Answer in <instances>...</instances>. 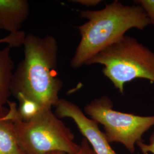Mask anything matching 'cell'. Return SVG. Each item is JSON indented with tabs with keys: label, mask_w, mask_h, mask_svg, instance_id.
I'll return each mask as SVG.
<instances>
[{
	"label": "cell",
	"mask_w": 154,
	"mask_h": 154,
	"mask_svg": "<svg viewBox=\"0 0 154 154\" xmlns=\"http://www.w3.org/2000/svg\"><path fill=\"white\" fill-rule=\"evenodd\" d=\"M30 11L26 0H0V29L9 34L21 31Z\"/></svg>",
	"instance_id": "ba28073f"
},
{
	"label": "cell",
	"mask_w": 154,
	"mask_h": 154,
	"mask_svg": "<svg viewBox=\"0 0 154 154\" xmlns=\"http://www.w3.org/2000/svg\"><path fill=\"white\" fill-rule=\"evenodd\" d=\"M79 16L88 21L77 28L81 39L70 61L72 68L78 69L100 51L115 43L131 29L143 30L151 25L143 8L114 1L98 11H82Z\"/></svg>",
	"instance_id": "7a4b0ae2"
},
{
	"label": "cell",
	"mask_w": 154,
	"mask_h": 154,
	"mask_svg": "<svg viewBox=\"0 0 154 154\" xmlns=\"http://www.w3.org/2000/svg\"><path fill=\"white\" fill-rule=\"evenodd\" d=\"M9 110L0 115V154H26L19 142L14 120L19 116L14 102H8Z\"/></svg>",
	"instance_id": "52a82bcc"
},
{
	"label": "cell",
	"mask_w": 154,
	"mask_h": 154,
	"mask_svg": "<svg viewBox=\"0 0 154 154\" xmlns=\"http://www.w3.org/2000/svg\"><path fill=\"white\" fill-rule=\"evenodd\" d=\"M113 104L107 96L94 99L85 107L91 119L104 127L110 143L123 144L134 153L135 144L142 141L143 134L154 126V116H139L113 110Z\"/></svg>",
	"instance_id": "5b68a950"
},
{
	"label": "cell",
	"mask_w": 154,
	"mask_h": 154,
	"mask_svg": "<svg viewBox=\"0 0 154 154\" xmlns=\"http://www.w3.org/2000/svg\"><path fill=\"white\" fill-rule=\"evenodd\" d=\"M135 4L140 6L148 17L151 24L154 26V0H138Z\"/></svg>",
	"instance_id": "7c38bea8"
},
{
	"label": "cell",
	"mask_w": 154,
	"mask_h": 154,
	"mask_svg": "<svg viewBox=\"0 0 154 154\" xmlns=\"http://www.w3.org/2000/svg\"><path fill=\"white\" fill-rule=\"evenodd\" d=\"M14 122L17 135L26 154H74L80 149L70 128L52 109L41 110L30 121H22L18 116Z\"/></svg>",
	"instance_id": "277c9868"
},
{
	"label": "cell",
	"mask_w": 154,
	"mask_h": 154,
	"mask_svg": "<svg viewBox=\"0 0 154 154\" xmlns=\"http://www.w3.org/2000/svg\"><path fill=\"white\" fill-rule=\"evenodd\" d=\"M100 64L102 72L120 93L137 78L154 82V53L134 37L125 35L94 55L86 65Z\"/></svg>",
	"instance_id": "3957f363"
},
{
	"label": "cell",
	"mask_w": 154,
	"mask_h": 154,
	"mask_svg": "<svg viewBox=\"0 0 154 154\" xmlns=\"http://www.w3.org/2000/svg\"><path fill=\"white\" fill-rule=\"evenodd\" d=\"M86 6H95L100 3V0H74L72 1Z\"/></svg>",
	"instance_id": "9a60e30c"
},
{
	"label": "cell",
	"mask_w": 154,
	"mask_h": 154,
	"mask_svg": "<svg viewBox=\"0 0 154 154\" xmlns=\"http://www.w3.org/2000/svg\"><path fill=\"white\" fill-rule=\"evenodd\" d=\"M26 35L22 30L17 33L9 34L5 37L0 38V45L6 43L11 48L19 47L23 44Z\"/></svg>",
	"instance_id": "8fae6325"
},
{
	"label": "cell",
	"mask_w": 154,
	"mask_h": 154,
	"mask_svg": "<svg viewBox=\"0 0 154 154\" xmlns=\"http://www.w3.org/2000/svg\"><path fill=\"white\" fill-rule=\"evenodd\" d=\"M23 45L24 57L13 73L11 94L33 99L42 109H52L60 100L63 85L57 72V39L50 35L42 37L30 33Z\"/></svg>",
	"instance_id": "6da1fadb"
},
{
	"label": "cell",
	"mask_w": 154,
	"mask_h": 154,
	"mask_svg": "<svg viewBox=\"0 0 154 154\" xmlns=\"http://www.w3.org/2000/svg\"><path fill=\"white\" fill-rule=\"evenodd\" d=\"M50 154H96L90 146L88 140L83 138L80 144V149L77 152L74 154H67L63 152H54Z\"/></svg>",
	"instance_id": "4fadbf2b"
},
{
	"label": "cell",
	"mask_w": 154,
	"mask_h": 154,
	"mask_svg": "<svg viewBox=\"0 0 154 154\" xmlns=\"http://www.w3.org/2000/svg\"><path fill=\"white\" fill-rule=\"evenodd\" d=\"M11 48L7 45L0 46V115L6 109L4 106L9 102L11 94V83L14 63L11 55Z\"/></svg>",
	"instance_id": "9c48e42d"
},
{
	"label": "cell",
	"mask_w": 154,
	"mask_h": 154,
	"mask_svg": "<svg viewBox=\"0 0 154 154\" xmlns=\"http://www.w3.org/2000/svg\"><path fill=\"white\" fill-rule=\"evenodd\" d=\"M0 30H1V29H0Z\"/></svg>",
	"instance_id": "2e32d148"
},
{
	"label": "cell",
	"mask_w": 154,
	"mask_h": 154,
	"mask_svg": "<svg viewBox=\"0 0 154 154\" xmlns=\"http://www.w3.org/2000/svg\"><path fill=\"white\" fill-rule=\"evenodd\" d=\"M55 107V115L59 118H69L74 121L95 154H118L111 147L105 132L99 129V123L86 116L77 105L60 99Z\"/></svg>",
	"instance_id": "8992f818"
},
{
	"label": "cell",
	"mask_w": 154,
	"mask_h": 154,
	"mask_svg": "<svg viewBox=\"0 0 154 154\" xmlns=\"http://www.w3.org/2000/svg\"><path fill=\"white\" fill-rule=\"evenodd\" d=\"M140 148L143 154H154V132L151 136L149 143L148 144L143 143L142 141L139 142L137 144Z\"/></svg>",
	"instance_id": "5bb4252c"
},
{
	"label": "cell",
	"mask_w": 154,
	"mask_h": 154,
	"mask_svg": "<svg viewBox=\"0 0 154 154\" xmlns=\"http://www.w3.org/2000/svg\"><path fill=\"white\" fill-rule=\"evenodd\" d=\"M16 98L19 102L18 111L22 121H30L43 110L35 101L22 94L17 95Z\"/></svg>",
	"instance_id": "30bf717a"
}]
</instances>
